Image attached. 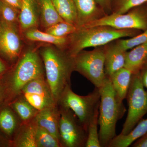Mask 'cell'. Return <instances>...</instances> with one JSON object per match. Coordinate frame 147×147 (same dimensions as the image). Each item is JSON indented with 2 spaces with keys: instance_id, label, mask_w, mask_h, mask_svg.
<instances>
[{
  "instance_id": "cell-1",
  "label": "cell",
  "mask_w": 147,
  "mask_h": 147,
  "mask_svg": "<svg viewBox=\"0 0 147 147\" xmlns=\"http://www.w3.org/2000/svg\"><path fill=\"white\" fill-rule=\"evenodd\" d=\"M38 52L44 65L46 81L57 104L66 88L71 86V74L74 71V57L52 44L42 45L38 48Z\"/></svg>"
},
{
  "instance_id": "cell-2",
  "label": "cell",
  "mask_w": 147,
  "mask_h": 147,
  "mask_svg": "<svg viewBox=\"0 0 147 147\" xmlns=\"http://www.w3.org/2000/svg\"><path fill=\"white\" fill-rule=\"evenodd\" d=\"M45 77L44 65L38 49L23 51L16 63L1 79L5 87L4 103L8 104L21 94L28 83L36 78Z\"/></svg>"
},
{
  "instance_id": "cell-3",
  "label": "cell",
  "mask_w": 147,
  "mask_h": 147,
  "mask_svg": "<svg viewBox=\"0 0 147 147\" xmlns=\"http://www.w3.org/2000/svg\"><path fill=\"white\" fill-rule=\"evenodd\" d=\"M100 102L99 107V137L101 147H108L117 136L116 125L123 117L126 109L118 97L109 77L99 88Z\"/></svg>"
},
{
  "instance_id": "cell-4",
  "label": "cell",
  "mask_w": 147,
  "mask_h": 147,
  "mask_svg": "<svg viewBox=\"0 0 147 147\" xmlns=\"http://www.w3.org/2000/svg\"><path fill=\"white\" fill-rule=\"evenodd\" d=\"M136 30H118L108 26L78 27L67 36L66 51L74 57L85 48L97 47L122 38L132 37L138 34Z\"/></svg>"
},
{
  "instance_id": "cell-5",
  "label": "cell",
  "mask_w": 147,
  "mask_h": 147,
  "mask_svg": "<svg viewBox=\"0 0 147 147\" xmlns=\"http://www.w3.org/2000/svg\"><path fill=\"white\" fill-rule=\"evenodd\" d=\"M100 98L99 89L96 87L88 94L81 96L76 94L71 86H69L64 91L57 105L72 110L88 130L89 124L99 110Z\"/></svg>"
},
{
  "instance_id": "cell-6",
  "label": "cell",
  "mask_w": 147,
  "mask_h": 147,
  "mask_svg": "<svg viewBox=\"0 0 147 147\" xmlns=\"http://www.w3.org/2000/svg\"><path fill=\"white\" fill-rule=\"evenodd\" d=\"M126 99L128 113L119 134L123 136L128 134L147 113V91L142 84L140 71L132 74Z\"/></svg>"
},
{
  "instance_id": "cell-7",
  "label": "cell",
  "mask_w": 147,
  "mask_h": 147,
  "mask_svg": "<svg viewBox=\"0 0 147 147\" xmlns=\"http://www.w3.org/2000/svg\"><path fill=\"white\" fill-rule=\"evenodd\" d=\"M105 62V50L101 48L83 50L74 57V71L82 74L98 88L103 85L107 77Z\"/></svg>"
},
{
  "instance_id": "cell-8",
  "label": "cell",
  "mask_w": 147,
  "mask_h": 147,
  "mask_svg": "<svg viewBox=\"0 0 147 147\" xmlns=\"http://www.w3.org/2000/svg\"><path fill=\"white\" fill-rule=\"evenodd\" d=\"M59 110V132L61 147H85L88 130L73 111L57 105Z\"/></svg>"
},
{
  "instance_id": "cell-9",
  "label": "cell",
  "mask_w": 147,
  "mask_h": 147,
  "mask_svg": "<svg viewBox=\"0 0 147 147\" xmlns=\"http://www.w3.org/2000/svg\"><path fill=\"white\" fill-rule=\"evenodd\" d=\"M139 7H135L127 13L121 14L114 12L97 18L82 27L108 26L118 30L144 31L147 29V11Z\"/></svg>"
},
{
  "instance_id": "cell-10",
  "label": "cell",
  "mask_w": 147,
  "mask_h": 147,
  "mask_svg": "<svg viewBox=\"0 0 147 147\" xmlns=\"http://www.w3.org/2000/svg\"><path fill=\"white\" fill-rule=\"evenodd\" d=\"M22 34L19 25L0 19V56L11 67L23 52Z\"/></svg>"
},
{
  "instance_id": "cell-11",
  "label": "cell",
  "mask_w": 147,
  "mask_h": 147,
  "mask_svg": "<svg viewBox=\"0 0 147 147\" xmlns=\"http://www.w3.org/2000/svg\"><path fill=\"white\" fill-rule=\"evenodd\" d=\"M18 24L22 33L29 29L38 28L40 22L37 0H22Z\"/></svg>"
},
{
  "instance_id": "cell-12",
  "label": "cell",
  "mask_w": 147,
  "mask_h": 147,
  "mask_svg": "<svg viewBox=\"0 0 147 147\" xmlns=\"http://www.w3.org/2000/svg\"><path fill=\"white\" fill-rule=\"evenodd\" d=\"M22 122L8 104L0 106V132L11 141L20 127Z\"/></svg>"
},
{
  "instance_id": "cell-13",
  "label": "cell",
  "mask_w": 147,
  "mask_h": 147,
  "mask_svg": "<svg viewBox=\"0 0 147 147\" xmlns=\"http://www.w3.org/2000/svg\"><path fill=\"white\" fill-rule=\"evenodd\" d=\"M37 127L35 118L27 122L22 123L11 141V146L37 147L36 135Z\"/></svg>"
},
{
  "instance_id": "cell-14",
  "label": "cell",
  "mask_w": 147,
  "mask_h": 147,
  "mask_svg": "<svg viewBox=\"0 0 147 147\" xmlns=\"http://www.w3.org/2000/svg\"><path fill=\"white\" fill-rule=\"evenodd\" d=\"M59 110L57 105L38 111L35 117L38 125L44 129L59 141Z\"/></svg>"
},
{
  "instance_id": "cell-15",
  "label": "cell",
  "mask_w": 147,
  "mask_h": 147,
  "mask_svg": "<svg viewBox=\"0 0 147 147\" xmlns=\"http://www.w3.org/2000/svg\"><path fill=\"white\" fill-rule=\"evenodd\" d=\"M105 50V73L107 76H110L124 67L127 51L121 49L117 43Z\"/></svg>"
},
{
  "instance_id": "cell-16",
  "label": "cell",
  "mask_w": 147,
  "mask_h": 147,
  "mask_svg": "<svg viewBox=\"0 0 147 147\" xmlns=\"http://www.w3.org/2000/svg\"><path fill=\"white\" fill-rule=\"evenodd\" d=\"M77 11L76 26H83L98 18L96 0H73Z\"/></svg>"
},
{
  "instance_id": "cell-17",
  "label": "cell",
  "mask_w": 147,
  "mask_h": 147,
  "mask_svg": "<svg viewBox=\"0 0 147 147\" xmlns=\"http://www.w3.org/2000/svg\"><path fill=\"white\" fill-rule=\"evenodd\" d=\"M147 66V42L126 52L125 67L133 74L138 73Z\"/></svg>"
},
{
  "instance_id": "cell-18",
  "label": "cell",
  "mask_w": 147,
  "mask_h": 147,
  "mask_svg": "<svg viewBox=\"0 0 147 147\" xmlns=\"http://www.w3.org/2000/svg\"><path fill=\"white\" fill-rule=\"evenodd\" d=\"M40 25L44 30L53 25L63 22L56 10L52 0H37Z\"/></svg>"
},
{
  "instance_id": "cell-19",
  "label": "cell",
  "mask_w": 147,
  "mask_h": 147,
  "mask_svg": "<svg viewBox=\"0 0 147 147\" xmlns=\"http://www.w3.org/2000/svg\"><path fill=\"white\" fill-rule=\"evenodd\" d=\"M132 74L131 71L124 67L108 76L118 97L122 101L126 99Z\"/></svg>"
},
{
  "instance_id": "cell-20",
  "label": "cell",
  "mask_w": 147,
  "mask_h": 147,
  "mask_svg": "<svg viewBox=\"0 0 147 147\" xmlns=\"http://www.w3.org/2000/svg\"><path fill=\"white\" fill-rule=\"evenodd\" d=\"M147 134V119H142L127 135H117L108 147H128Z\"/></svg>"
},
{
  "instance_id": "cell-21",
  "label": "cell",
  "mask_w": 147,
  "mask_h": 147,
  "mask_svg": "<svg viewBox=\"0 0 147 147\" xmlns=\"http://www.w3.org/2000/svg\"><path fill=\"white\" fill-rule=\"evenodd\" d=\"M22 34L26 39L30 41L52 44L62 50H65L67 44V37H57L45 31H40L38 28L29 29Z\"/></svg>"
},
{
  "instance_id": "cell-22",
  "label": "cell",
  "mask_w": 147,
  "mask_h": 147,
  "mask_svg": "<svg viewBox=\"0 0 147 147\" xmlns=\"http://www.w3.org/2000/svg\"><path fill=\"white\" fill-rule=\"evenodd\" d=\"M7 104L13 109L22 123L33 119L39 111L33 107L21 94Z\"/></svg>"
},
{
  "instance_id": "cell-23",
  "label": "cell",
  "mask_w": 147,
  "mask_h": 147,
  "mask_svg": "<svg viewBox=\"0 0 147 147\" xmlns=\"http://www.w3.org/2000/svg\"><path fill=\"white\" fill-rule=\"evenodd\" d=\"M22 93L33 94L55 102L45 77L36 78L29 82L23 88Z\"/></svg>"
},
{
  "instance_id": "cell-24",
  "label": "cell",
  "mask_w": 147,
  "mask_h": 147,
  "mask_svg": "<svg viewBox=\"0 0 147 147\" xmlns=\"http://www.w3.org/2000/svg\"><path fill=\"white\" fill-rule=\"evenodd\" d=\"M52 1L56 10L63 21L76 26L77 11L73 0Z\"/></svg>"
},
{
  "instance_id": "cell-25",
  "label": "cell",
  "mask_w": 147,
  "mask_h": 147,
  "mask_svg": "<svg viewBox=\"0 0 147 147\" xmlns=\"http://www.w3.org/2000/svg\"><path fill=\"white\" fill-rule=\"evenodd\" d=\"M36 141L37 147H61L58 139L38 125L36 135Z\"/></svg>"
},
{
  "instance_id": "cell-26",
  "label": "cell",
  "mask_w": 147,
  "mask_h": 147,
  "mask_svg": "<svg viewBox=\"0 0 147 147\" xmlns=\"http://www.w3.org/2000/svg\"><path fill=\"white\" fill-rule=\"evenodd\" d=\"M99 110L91 121L88 128V137L85 147H101L99 140L98 125Z\"/></svg>"
},
{
  "instance_id": "cell-27",
  "label": "cell",
  "mask_w": 147,
  "mask_h": 147,
  "mask_svg": "<svg viewBox=\"0 0 147 147\" xmlns=\"http://www.w3.org/2000/svg\"><path fill=\"white\" fill-rule=\"evenodd\" d=\"M77 28L75 25L63 21L49 27L44 31L57 37H65L75 32Z\"/></svg>"
},
{
  "instance_id": "cell-28",
  "label": "cell",
  "mask_w": 147,
  "mask_h": 147,
  "mask_svg": "<svg viewBox=\"0 0 147 147\" xmlns=\"http://www.w3.org/2000/svg\"><path fill=\"white\" fill-rule=\"evenodd\" d=\"M20 10L0 1V19L9 24L18 25Z\"/></svg>"
},
{
  "instance_id": "cell-29",
  "label": "cell",
  "mask_w": 147,
  "mask_h": 147,
  "mask_svg": "<svg viewBox=\"0 0 147 147\" xmlns=\"http://www.w3.org/2000/svg\"><path fill=\"white\" fill-rule=\"evenodd\" d=\"M147 42V29L142 33L132 37L131 38L118 40L117 44L123 50L127 51Z\"/></svg>"
},
{
  "instance_id": "cell-30",
  "label": "cell",
  "mask_w": 147,
  "mask_h": 147,
  "mask_svg": "<svg viewBox=\"0 0 147 147\" xmlns=\"http://www.w3.org/2000/svg\"><path fill=\"white\" fill-rule=\"evenodd\" d=\"M21 94L26 100L38 111L57 105L55 101L48 100L37 95L26 93Z\"/></svg>"
},
{
  "instance_id": "cell-31",
  "label": "cell",
  "mask_w": 147,
  "mask_h": 147,
  "mask_svg": "<svg viewBox=\"0 0 147 147\" xmlns=\"http://www.w3.org/2000/svg\"><path fill=\"white\" fill-rule=\"evenodd\" d=\"M146 3H147V0H117L115 13L121 14L126 13L132 9Z\"/></svg>"
},
{
  "instance_id": "cell-32",
  "label": "cell",
  "mask_w": 147,
  "mask_h": 147,
  "mask_svg": "<svg viewBox=\"0 0 147 147\" xmlns=\"http://www.w3.org/2000/svg\"><path fill=\"white\" fill-rule=\"evenodd\" d=\"M11 68V66L0 56V79L6 74Z\"/></svg>"
},
{
  "instance_id": "cell-33",
  "label": "cell",
  "mask_w": 147,
  "mask_h": 147,
  "mask_svg": "<svg viewBox=\"0 0 147 147\" xmlns=\"http://www.w3.org/2000/svg\"><path fill=\"white\" fill-rule=\"evenodd\" d=\"M131 145L133 147H147V134L135 141Z\"/></svg>"
},
{
  "instance_id": "cell-34",
  "label": "cell",
  "mask_w": 147,
  "mask_h": 147,
  "mask_svg": "<svg viewBox=\"0 0 147 147\" xmlns=\"http://www.w3.org/2000/svg\"><path fill=\"white\" fill-rule=\"evenodd\" d=\"M3 2L12 6L13 7L20 10L22 5V0H0Z\"/></svg>"
},
{
  "instance_id": "cell-35",
  "label": "cell",
  "mask_w": 147,
  "mask_h": 147,
  "mask_svg": "<svg viewBox=\"0 0 147 147\" xmlns=\"http://www.w3.org/2000/svg\"><path fill=\"white\" fill-rule=\"evenodd\" d=\"M140 73L143 86L147 89V66L142 69Z\"/></svg>"
},
{
  "instance_id": "cell-36",
  "label": "cell",
  "mask_w": 147,
  "mask_h": 147,
  "mask_svg": "<svg viewBox=\"0 0 147 147\" xmlns=\"http://www.w3.org/2000/svg\"><path fill=\"white\" fill-rule=\"evenodd\" d=\"M0 147H11V142L0 132Z\"/></svg>"
},
{
  "instance_id": "cell-37",
  "label": "cell",
  "mask_w": 147,
  "mask_h": 147,
  "mask_svg": "<svg viewBox=\"0 0 147 147\" xmlns=\"http://www.w3.org/2000/svg\"><path fill=\"white\" fill-rule=\"evenodd\" d=\"M5 87L2 81L0 79V106L4 102Z\"/></svg>"
},
{
  "instance_id": "cell-38",
  "label": "cell",
  "mask_w": 147,
  "mask_h": 147,
  "mask_svg": "<svg viewBox=\"0 0 147 147\" xmlns=\"http://www.w3.org/2000/svg\"><path fill=\"white\" fill-rule=\"evenodd\" d=\"M111 0H96V3L103 8L108 7L110 4Z\"/></svg>"
}]
</instances>
